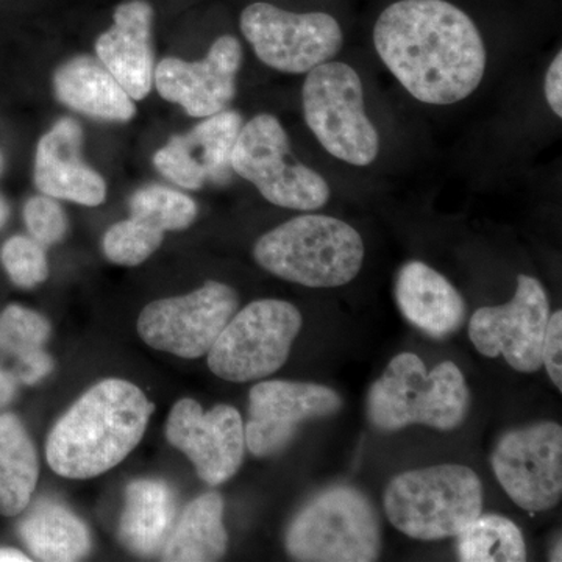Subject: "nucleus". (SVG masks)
I'll return each instance as SVG.
<instances>
[{
  "mask_svg": "<svg viewBox=\"0 0 562 562\" xmlns=\"http://www.w3.org/2000/svg\"><path fill=\"white\" fill-rule=\"evenodd\" d=\"M550 305L541 281L517 277L512 302L476 310L469 322V338L487 358H505L517 372L542 368V342L549 324Z\"/></svg>",
  "mask_w": 562,
  "mask_h": 562,
  "instance_id": "ddd939ff",
  "label": "nucleus"
},
{
  "mask_svg": "<svg viewBox=\"0 0 562 562\" xmlns=\"http://www.w3.org/2000/svg\"><path fill=\"white\" fill-rule=\"evenodd\" d=\"M49 335V322L32 310L10 305L0 314V350L13 357L43 350Z\"/></svg>",
  "mask_w": 562,
  "mask_h": 562,
  "instance_id": "c85d7f7f",
  "label": "nucleus"
},
{
  "mask_svg": "<svg viewBox=\"0 0 562 562\" xmlns=\"http://www.w3.org/2000/svg\"><path fill=\"white\" fill-rule=\"evenodd\" d=\"M31 558L16 549H0V562H27Z\"/></svg>",
  "mask_w": 562,
  "mask_h": 562,
  "instance_id": "c9c22d12",
  "label": "nucleus"
},
{
  "mask_svg": "<svg viewBox=\"0 0 562 562\" xmlns=\"http://www.w3.org/2000/svg\"><path fill=\"white\" fill-rule=\"evenodd\" d=\"M547 103L550 110L562 117V54L558 52L557 57L550 63L546 74V83H543Z\"/></svg>",
  "mask_w": 562,
  "mask_h": 562,
  "instance_id": "72a5a7b5",
  "label": "nucleus"
},
{
  "mask_svg": "<svg viewBox=\"0 0 562 562\" xmlns=\"http://www.w3.org/2000/svg\"><path fill=\"white\" fill-rule=\"evenodd\" d=\"M132 216L161 232H179L198 217V205L190 195L162 184L140 188L131 199Z\"/></svg>",
  "mask_w": 562,
  "mask_h": 562,
  "instance_id": "bb28decb",
  "label": "nucleus"
},
{
  "mask_svg": "<svg viewBox=\"0 0 562 562\" xmlns=\"http://www.w3.org/2000/svg\"><path fill=\"white\" fill-rule=\"evenodd\" d=\"M357 228L338 217L302 214L262 235L255 261L272 276L308 288H338L357 279L364 262Z\"/></svg>",
  "mask_w": 562,
  "mask_h": 562,
  "instance_id": "7ed1b4c3",
  "label": "nucleus"
},
{
  "mask_svg": "<svg viewBox=\"0 0 562 562\" xmlns=\"http://www.w3.org/2000/svg\"><path fill=\"white\" fill-rule=\"evenodd\" d=\"M24 221L32 238L43 247L60 243L68 231L60 203L46 194L29 199L24 206Z\"/></svg>",
  "mask_w": 562,
  "mask_h": 562,
  "instance_id": "7c9ffc66",
  "label": "nucleus"
},
{
  "mask_svg": "<svg viewBox=\"0 0 562 562\" xmlns=\"http://www.w3.org/2000/svg\"><path fill=\"white\" fill-rule=\"evenodd\" d=\"M10 216L9 203H7L5 199L0 195V228L5 225L7 220Z\"/></svg>",
  "mask_w": 562,
  "mask_h": 562,
  "instance_id": "e433bc0d",
  "label": "nucleus"
},
{
  "mask_svg": "<svg viewBox=\"0 0 562 562\" xmlns=\"http://www.w3.org/2000/svg\"><path fill=\"white\" fill-rule=\"evenodd\" d=\"M394 295L405 319L431 338H447L464 324L465 302L460 291L425 262L402 266Z\"/></svg>",
  "mask_w": 562,
  "mask_h": 562,
  "instance_id": "aec40b11",
  "label": "nucleus"
},
{
  "mask_svg": "<svg viewBox=\"0 0 562 562\" xmlns=\"http://www.w3.org/2000/svg\"><path fill=\"white\" fill-rule=\"evenodd\" d=\"M162 238L165 232L132 216L109 228L103 236L102 249L114 265L138 266L158 250Z\"/></svg>",
  "mask_w": 562,
  "mask_h": 562,
  "instance_id": "cd10ccee",
  "label": "nucleus"
},
{
  "mask_svg": "<svg viewBox=\"0 0 562 562\" xmlns=\"http://www.w3.org/2000/svg\"><path fill=\"white\" fill-rule=\"evenodd\" d=\"M286 550L295 561H376L382 552L379 514L357 487H328L295 514Z\"/></svg>",
  "mask_w": 562,
  "mask_h": 562,
  "instance_id": "423d86ee",
  "label": "nucleus"
},
{
  "mask_svg": "<svg viewBox=\"0 0 562 562\" xmlns=\"http://www.w3.org/2000/svg\"><path fill=\"white\" fill-rule=\"evenodd\" d=\"M176 520V495L160 480H136L125 491L120 535L133 553L149 557L165 547Z\"/></svg>",
  "mask_w": 562,
  "mask_h": 562,
  "instance_id": "4be33fe9",
  "label": "nucleus"
},
{
  "mask_svg": "<svg viewBox=\"0 0 562 562\" xmlns=\"http://www.w3.org/2000/svg\"><path fill=\"white\" fill-rule=\"evenodd\" d=\"M249 401L244 439L258 458L286 449L303 422L333 416L342 408V398L331 387L284 380L255 384Z\"/></svg>",
  "mask_w": 562,
  "mask_h": 562,
  "instance_id": "4468645a",
  "label": "nucleus"
},
{
  "mask_svg": "<svg viewBox=\"0 0 562 562\" xmlns=\"http://www.w3.org/2000/svg\"><path fill=\"white\" fill-rule=\"evenodd\" d=\"M380 60L416 101L462 102L482 85L486 47L465 11L447 0H398L373 27Z\"/></svg>",
  "mask_w": 562,
  "mask_h": 562,
  "instance_id": "f257e3e1",
  "label": "nucleus"
},
{
  "mask_svg": "<svg viewBox=\"0 0 562 562\" xmlns=\"http://www.w3.org/2000/svg\"><path fill=\"white\" fill-rule=\"evenodd\" d=\"M243 125L235 110L203 117L191 132L173 136L155 154V168L184 190H201L206 181L225 183L232 177V150Z\"/></svg>",
  "mask_w": 562,
  "mask_h": 562,
  "instance_id": "f3484780",
  "label": "nucleus"
},
{
  "mask_svg": "<svg viewBox=\"0 0 562 562\" xmlns=\"http://www.w3.org/2000/svg\"><path fill=\"white\" fill-rule=\"evenodd\" d=\"M562 312L550 314L542 342V366L558 391H562Z\"/></svg>",
  "mask_w": 562,
  "mask_h": 562,
  "instance_id": "2f4dec72",
  "label": "nucleus"
},
{
  "mask_svg": "<svg viewBox=\"0 0 562 562\" xmlns=\"http://www.w3.org/2000/svg\"><path fill=\"white\" fill-rule=\"evenodd\" d=\"M54 369V361L44 350L33 351L25 357L18 358L16 379L25 384L41 382Z\"/></svg>",
  "mask_w": 562,
  "mask_h": 562,
  "instance_id": "473e14b6",
  "label": "nucleus"
},
{
  "mask_svg": "<svg viewBox=\"0 0 562 562\" xmlns=\"http://www.w3.org/2000/svg\"><path fill=\"white\" fill-rule=\"evenodd\" d=\"M303 117L322 147L347 165H372L380 135L366 113L364 88L347 63L327 61L306 74L302 87Z\"/></svg>",
  "mask_w": 562,
  "mask_h": 562,
  "instance_id": "0eeeda50",
  "label": "nucleus"
},
{
  "mask_svg": "<svg viewBox=\"0 0 562 562\" xmlns=\"http://www.w3.org/2000/svg\"><path fill=\"white\" fill-rule=\"evenodd\" d=\"M3 171V157L2 154H0V173Z\"/></svg>",
  "mask_w": 562,
  "mask_h": 562,
  "instance_id": "58836bf2",
  "label": "nucleus"
},
{
  "mask_svg": "<svg viewBox=\"0 0 562 562\" xmlns=\"http://www.w3.org/2000/svg\"><path fill=\"white\" fill-rule=\"evenodd\" d=\"M561 542H558V546L554 547L553 553H552V561H561Z\"/></svg>",
  "mask_w": 562,
  "mask_h": 562,
  "instance_id": "4c0bfd02",
  "label": "nucleus"
},
{
  "mask_svg": "<svg viewBox=\"0 0 562 562\" xmlns=\"http://www.w3.org/2000/svg\"><path fill=\"white\" fill-rule=\"evenodd\" d=\"M22 541L36 560L79 561L91 550L90 531L66 506L40 501L20 525Z\"/></svg>",
  "mask_w": 562,
  "mask_h": 562,
  "instance_id": "5701e85b",
  "label": "nucleus"
},
{
  "mask_svg": "<svg viewBox=\"0 0 562 562\" xmlns=\"http://www.w3.org/2000/svg\"><path fill=\"white\" fill-rule=\"evenodd\" d=\"M238 305L232 286L206 281L191 294L149 303L139 314L138 333L154 349L195 360L209 353Z\"/></svg>",
  "mask_w": 562,
  "mask_h": 562,
  "instance_id": "9b49d317",
  "label": "nucleus"
},
{
  "mask_svg": "<svg viewBox=\"0 0 562 562\" xmlns=\"http://www.w3.org/2000/svg\"><path fill=\"white\" fill-rule=\"evenodd\" d=\"M302 324L301 312L290 302H251L235 313L206 353L209 368L233 383L266 379L290 358Z\"/></svg>",
  "mask_w": 562,
  "mask_h": 562,
  "instance_id": "1a4fd4ad",
  "label": "nucleus"
},
{
  "mask_svg": "<svg viewBox=\"0 0 562 562\" xmlns=\"http://www.w3.org/2000/svg\"><path fill=\"white\" fill-rule=\"evenodd\" d=\"M166 438L187 454L203 482L217 486L228 482L244 460L241 414L231 405H217L210 412L192 398L173 405L166 424Z\"/></svg>",
  "mask_w": 562,
  "mask_h": 562,
  "instance_id": "2eb2a0df",
  "label": "nucleus"
},
{
  "mask_svg": "<svg viewBox=\"0 0 562 562\" xmlns=\"http://www.w3.org/2000/svg\"><path fill=\"white\" fill-rule=\"evenodd\" d=\"M18 379L14 373L0 369V408L9 405L16 394Z\"/></svg>",
  "mask_w": 562,
  "mask_h": 562,
  "instance_id": "f704fd0d",
  "label": "nucleus"
},
{
  "mask_svg": "<svg viewBox=\"0 0 562 562\" xmlns=\"http://www.w3.org/2000/svg\"><path fill=\"white\" fill-rule=\"evenodd\" d=\"M462 562H524L527 546L522 531L503 516L480 514L457 536Z\"/></svg>",
  "mask_w": 562,
  "mask_h": 562,
  "instance_id": "a878e982",
  "label": "nucleus"
},
{
  "mask_svg": "<svg viewBox=\"0 0 562 562\" xmlns=\"http://www.w3.org/2000/svg\"><path fill=\"white\" fill-rule=\"evenodd\" d=\"M154 9L147 0H127L114 10L113 25L95 41L99 61L133 101H143L154 83Z\"/></svg>",
  "mask_w": 562,
  "mask_h": 562,
  "instance_id": "6ab92c4d",
  "label": "nucleus"
},
{
  "mask_svg": "<svg viewBox=\"0 0 562 562\" xmlns=\"http://www.w3.org/2000/svg\"><path fill=\"white\" fill-rule=\"evenodd\" d=\"M0 261L16 286L35 288L49 276L44 247L27 236H13L3 244Z\"/></svg>",
  "mask_w": 562,
  "mask_h": 562,
  "instance_id": "c756f323",
  "label": "nucleus"
},
{
  "mask_svg": "<svg viewBox=\"0 0 562 562\" xmlns=\"http://www.w3.org/2000/svg\"><path fill=\"white\" fill-rule=\"evenodd\" d=\"M38 482V458L24 425L13 414L0 416V514L18 516Z\"/></svg>",
  "mask_w": 562,
  "mask_h": 562,
  "instance_id": "393cba45",
  "label": "nucleus"
},
{
  "mask_svg": "<svg viewBox=\"0 0 562 562\" xmlns=\"http://www.w3.org/2000/svg\"><path fill=\"white\" fill-rule=\"evenodd\" d=\"M232 171L281 209L316 211L330 201V184L295 160L290 136L273 114H258L243 125L232 150Z\"/></svg>",
  "mask_w": 562,
  "mask_h": 562,
  "instance_id": "6e6552de",
  "label": "nucleus"
},
{
  "mask_svg": "<svg viewBox=\"0 0 562 562\" xmlns=\"http://www.w3.org/2000/svg\"><path fill=\"white\" fill-rule=\"evenodd\" d=\"M58 101L92 120L128 122L135 117V102L101 61L76 57L54 74Z\"/></svg>",
  "mask_w": 562,
  "mask_h": 562,
  "instance_id": "412c9836",
  "label": "nucleus"
},
{
  "mask_svg": "<svg viewBox=\"0 0 562 562\" xmlns=\"http://www.w3.org/2000/svg\"><path fill=\"white\" fill-rule=\"evenodd\" d=\"M81 143L79 122L70 117L58 121L36 147L35 184L49 198L98 206L106 198L105 180L81 160Z\"/></svg>",
  "mask_w": 562,
  "mask_h": 562,
  "instance_id": "a211bd4d",
  "label": "nucleus"
},
{
  "mask_svg": "<svg viewBox=\"0 0 562 562\" xmlns=\"http://www.w3.org/2000/svg\"><path fill=\"white\" fill-rule=\"evenodd\" d=\"M483 483L471 468L441 464L403 472L384 492V513L403 535L441 541L482 514Z\"/></svg>",
  "mask_w": 562,
  "mask_h": 562,
  "instance_id": "39448f33",
  "label": "nucleus"
},
{
  "mask_svg": "<svg viewBox=\"0 0 562 562\" xmlns=\"http://www.w3.org/2000/svg\"><path fill=\"white\" fill-rule=\"evenodd\" d=\"M222 519L224 501L217 492H209L195 498L181 514L176 530L162 547V561H220L228 546Z\"/></svg>",
  "mask_w": 562,
  "mask_h": 562,
  "instance_id": "b1692460",
  "label": "nucleus"
},
{
  "mask_svg": "<svg viewBox=\"0 0 562 562\" xmlns=\"http://www.w3.org/2000/svg\"><path fill=\"white\" fill-rule=\"evenodd\" d=\"M243 65V47L232 35L211 44L203 60L168 57L154 69L158 94L177 103L192 117H209L227 110L235 99L236 76Z\"/></svg>",
  "mask_w": 562,
  "mask_h": 562,
  "instance_id": "dca6fc26",
  "label": "nucleus"
},
{
  "mask_svg": "<svg viewBox=\"0 0 562 562\" xmlns=\"http://www.w3.org/2000/svg\"><path fill=\"white\" fill-rule=\"evenodd\" d=\"M471 392L461 369L452 361L427 371L416 353L392 358L382 379L368 394V417L382 431H397L420 424L452 431L465 420Z\"/></svg>",
  "mask_w": 562,
  "mask_h": 562,
  "instance_id": "20e7f679",
  "label": "nucleus"
},
{
  "mask_svg": "<svg viewBox=\"0 0 562 562\" xmlns=\"http://www.w3.org/2000/svg\"><path fill=\"white\" fill-rule=\"evenodd\" d=\"M503 491L528 513L552 509L562 497V428L539 422L503 435L491 457Z\"/></svg>",
  "mask_w": 562,
  "mask_h": 562,
  "instance_id": "f8f14e48",
  "label": "nucleus"
},
{
  "mask_svg": "<svg viewBox=\"0 0 562 562\" xmlns=\"http://www.w3.org/2000/svg\"><path fill=\"white\" fill-rule=\"evenodd\" d=\"M154 405L127 380L95 384L55 424L47 439L52 471L87 480L116 468L138 446Z\"/></svg>",
  "mask_w": 562,
  "mask_h": 562,
  "instance_id": "f03ea898",
  "label": "nucleus"
},
{
  "mask_svg": "<svg viewBox=\"0 0 562 562\" xmlns=\"http://www.w3.org/2000/svg\"><path fill=\"white\" fill-rule=\"evenodd\" d=\"M241 32L255 55L284 74H308L342 49L344 33L328 13H292L268 2L250 3L241 14Z\"/></svg>",
  "mask_w": 562,
  "mask_h": 562,
  "instance_id": "9d476101",
  "label": "nucleus"
}]
</instances>
